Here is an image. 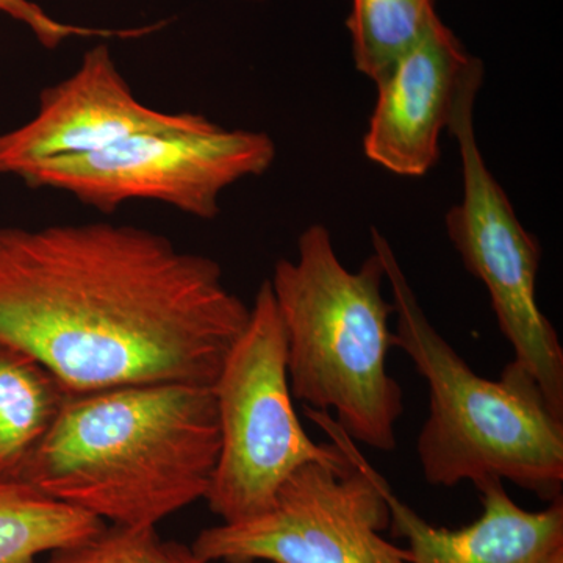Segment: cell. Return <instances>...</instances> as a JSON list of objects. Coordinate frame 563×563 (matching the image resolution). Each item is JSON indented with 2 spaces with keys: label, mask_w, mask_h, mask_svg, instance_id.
Listing matches in <instances>:
<instances>
[{
  "label": "cell",
  "mask_w": 563,
  "mask_h": 563,
  "mask_svg": "<svg viewBox=\"0 0 563 563\" xmlns=\"http://www.w3.org/2000/svg\"><path fill=\"white\" fill-rule=\"evenodd\" d=\"M220 426V453L206 501L221 523L265 514L296 470L310 462L354 468L346 437L325 413L306 410L335 442L317 443L295 410L287 372V339L269 280L211 385Z\"/></svg>",
  "instance_id": "cell-5"
},
{
  "label": "cell",
  "mask_w": 563,
  "mask_h": 563,
  "mask_svg": "<svg viewBox=\"0 0 563 563\" xmlns=\"http://www.w3.org/2000/svg\"><path fill=\"white\" fill-rule=\"evenodd\" d=\"M483 80L479 70L463 85L448 129L461 154L463 187L461 202L444 217L446 232L466 272L487 288L499 331L514 347V362L531 374L551 409L563 417V346L537 302L542 247L488 169L474 131V102Z\"/></svg>",
  "instance_id": "cell-6"
},
{
  "label": "cell",
  "mask_w": 563,
  "mask_h": 563,
  "mask_svg": "<svg viewBox=\"0 0 563 563\" xmlns=\"http://www.w3.org/2000/svg\"><path fill=\"white\" fill-rule=\"evenodd\" d=\"M106 526L25 481H0V563H36L38 555L87 542Z\"/></svg>",
  "instance_id": "cell-13"
},
{
  "label": "cell",
  "mask_w": 563,
  "mask_h": 563,
  "mask_svg": "<svg viewBox=\"0 0 563 563\" xmlns=\"http://www.w3.org/2000/svg\"><path fill=\"white\" fill-rule=\"evenodd\" d=\"M384 279L376 254L350 272L328 228L312 224L299 236L298 258H280L268 280L287 339L292 398L314 412L333 410L351 442L391 453L404 404L387 369L395 309L384 298Z\"/></svg>",
  "instance_id": "cell-4"
},
{
  "label": "cell",
  "mask_w": 563,
  "mask_h": 563,
  "mask_svg": "<svg viewBox=\"0 0 563 563\" xmlns=\"http://www.w3.org/2000/svg\"><path fill=\"white\" fill-rule=\"evenodd\" d=\"M346 443L351 472L306 463L265 514L202 529L192 553L217 563H413L407 548L383 537L391 520L388 484Z\"/></svg>",
  "instance_id": "cell-8"
},
{
  "label": "cell",
  "mask_w": 563,
  "mask_h": 563,
  "mask_svg": "<svg viewBox=\"0 0 563 563\" xmlns=\"http://www.w3.org/2000/svg\"><path fill=\"white\" fill-rule=\"evenodd\" d=\"M437 0H352L346 29L355 69L377 84L439 20Z\"/></svg>",
  "instance_id": "cell-14"
},
{
  "label": "cell",
  "mask_w": 563,
  "mask_h": 563,
  "mask_svg": "<svg viewBox=\"0 0 563 563\" xmlns=\"http://www.w3.org/2000/svg\"><path fill=\"white\" fill-rule=\"evenodd\" d=\"M481 69L483 60L439 18L377 81L363 139L366 158L396 176H426L440 161V139L463 85Z\"/></svg>",
  "instance_id": "cell-10"
},
{
  "label": "cell",
  "mask_w": 563,
  "mask_h": 563,
  "mask_svg": "<svg viewBox=\"0 0 563 563\" xmlns=\"http://www.w3.org/2000/svg\"><path fill=\"white\" fill-rule=\"evenodd\" d=\"M474 487L481 493L483 512L459 529L428 523L387 488L393 533L406 540L413 563H547L563 547L562 498L529 512L514 501L503 481L487 479Z\"/></svg>",
  "instance_id": "cell-11"
},
{
  "label": "cell",
  "mask_w": 563,
  "mask_h": 563,
  "mask_svg": "<svg viewBox=\"0 0 563 563\" xmlns=\"http://www.w3.org/2000/svg\"><path fill=\"white\" fill-rule=\"evenodd\" d=\"M0 13L9 14L14 21L25 25L38 40L41 46L49 51L57 49L70 38H141L158 31L163 25V22H158V24L141 25V27L102 29L70 24V22L55 20L43 7L32 0H0Z\"/></svg>",
  "instance_id": "cell-16"
},
{
  "label": "cell",
  "mask_w": 563,
  "mask_h": 563,
  "mask_svg": "<svg viewBox=\"0 0 563 563\" xmlns=\"http://www.w3.org/2000/svg\"><path fill=\"white\" fill-rule=\"evenodd\" d=\"M250 312L220 263L150 229L0 228V344L70 393L213 385Z\"/></svg>",
  "instance_id": "cell-1"
},
{
  "label": "cell",
  "mask_w": 563,
  "mask_h": 563,
  "mask_svg": "<svg viewBox=\"0 0 563 563\" xmlns=\"http://www.w3.org/2000/svg\"><path fill=\"white\" fill-rule=\"evenodd\" d=\"M265 132L221 128L140 133L107 150L32 166L20 179L31 188L68 192L111 213L122 203L155 201L199 220L220 214L222 192L246 177L263 176L276 161Z\"/></svg>",
  "instance_id": "cell-7"
},
{
  "label": "cell",
  "mask_w": 563,
  "mask_h": 563,
  "mask_svg": "<svg viewBox=\"0 0 563 563\" xmlns=\"http://www.w3.org/2000/svg\"><path fill=\"white\" fill-rule=\"evenodd\" d=\"M396 314L395 346L428 384L429 415L417 440L426 483L433 487L509 481L543 501L562 498L563 417L517 362L498 380L474 373L433 328L387 239L372 229Z\"/></svg>",
  "instance_id": "cell-3"
},
{
  "label": "cell",
  "mask_w": 563,
  "mask_h": 563,
  "mask_svg": "<svg viewBox=\"0 0 563 563\" xmlns=\"http://www.w3.org/2000/svg\"><path fill=\"white\" fill-rule=\"evenodd\" d=\"M220 453L211 385L68 393L24 481L122 528H157L206 499Z\"/></svg>",
  "instance_id": "cell-2"
},
{
  "label": "cell",
  "mask_w": 563,
  "mask_h": 563,
  "mask_svg": "<svg viewBox=\"0 0 563 563\" xmlns=\"http://www.w3.org/2000/svg\"><path fill=\"white\" fill-rule=\"evenodd\" d=\"M68 390L31 355L0 344V481H24Z\"/></svg>",
  "instance_id": "cell-12"
},
{
  "label": "cell",
  "mask_w": 563,
  "mask_h": 563,
  "mask_svg": "<svg viewBox=\"0 0 563 563\" xmlns=\"http://www.w3.org/2000/svg\"><path fill=\"white\" fill-rule=\"evenodd\" d=\"M158 542L155 528L110 525L87 542L54 551L43 563H152Z\"/></svg>",
  "instance_id": "cell-15"
},
{
  "label": "cell",
  "mask_w": 563,
  "mask_h": 563,
  "mask_svg": "<svg viewBox=\"0 0 563 563\" xmlns=\"http://www.w3.org/2000/svg\"><path fill=\"white\" fill-rule=\"evenodd\" d=\"M547 563H563V547H559L558 550H554L553 553L548 558Z\"/></svg>",
  "instance_id": "cell-18"
},
{
  "label": "cell",
  "mask_w": 563,
  "mask_h": 563,
  "mask_svg": "<svg viewBox=\"0 0 563 563\" xmlns=\"http://www.w3.org/2000/svg\"><path fill=\"white\" fill-rule=\"evenodd\" d=\"M247 2H255V3H258V2H266V0H247Z\"/></svg>",
  "instance_id": "cell-19"
},
{
  "label": "cell",
  "mask_w": 563,
  "mask_h": 563,
  "mask_svg": "<svg viewBox=\"0 0 563 563\" xmlns=\"http://www.w3.org/2000/svg\"><path fill=\"white\" fill-rule=\"evenodd\" d=\"M209 122L201 113L144 106L110 47L96 44L68 79L41 92L31 121L0 133V174L20 177L40 163L92 154L140 133L191 131Z\"/></svg>",
  "instance_id": "cell-9"
},
{
  "label": "cell",
  "mask_w": 563,
  "mask_h": 563,
  "mask_svg": "<svg viewBox=\"0 0 563 563\" xmlns=\"http://www.w3.org/2000/svg\"><path fill=\"white\" fill-rule=\"evenodd\" d=\"M152 563H217L203 561L190 547L177 542H158Z\"/></svg>",
  "instance_id": "cell-17"
}]
</instances>
